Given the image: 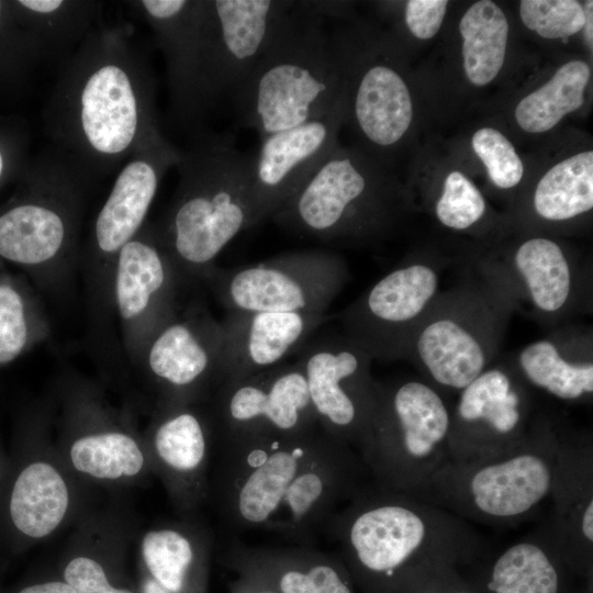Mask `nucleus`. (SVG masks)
I'll return each instance as SVG.
<instances>
[{"label":"nucleus","instance_id":"nucleus-14","mask_svg":"<svg viewBox=\"0 0 593 593\" xmlns=\"http://www.w3.org/2000/svg\"><path fill=\"white\" fill-rule=\"evenodd\" d=\"M180 272L148 224L116 255L111 273L113 299L132 350L141 355L152 334L175 313Z\"/></svg>","mask_w":593,"mask_h":593},{"label":"nucleus","instance_id":"nucleus-6","mask_svg":"<svg viewBox=\"0 0 593 593\" xmlns=\"http://www.w3.org/2000/svg\"><path fill=\"white\" fill-rule=\"evenodd\" d=\"M558 449L559 434L541 424L503 454L449 461L416 496L471 524L511 526L550 499Z\"/></svg>","mask_w":593,"mask_h":593},{"label":"nucleus","instance_id":"nucleus-21","mask_svg":"<svg viewBox=\"0 0 593 593\" xmlns=\"http://www.w3.org/2000/svg\"><path fill=\"white\" fill-rule=\"evenodd\" d=\"M437 288L438 276L426 265L411 264L390 271L340 314L345 335L371 357L394 355L405 326L423 312Z\"/></svg>","mask_w":593,"mask_h":593},{"label":"nucleus","instance_id":"nucleus-29","mask_svg":"<svg viewBox=\"0 0 593 593\" xmlns=\"http://www.w3.org/2000/svg\"><path fill=\"white\" fill-rule=\"evenodd\" d=\"M558 558L562 556L544 524L499 552L486 589L490 593H559Z\"/></svg>","mask_w":593,"mask_h":593},{"label":"nucleus","instance_id":"nucleus-35","mask_svg":"<svg viewBox=\"0 0 593 593\" xmlns=\"http://www.w3.org/2000/svg\"><path fill=\"white\" fill-rule=\"evenodd\" d=\"M526 379L562 401H579L593 392V365L572 363L562 358L556 345L537 340L518 356Z\"/></svg>","mask_w":593,"mask_h":593},{"label":"nucleus","instance_id":"nucleus-17","mask_svg":"<svg viewBox=\"0 0 593 593\" xmlns=\"http://www.w3.org/2000/svg\"><path fill=\"white\" fill-rule=\"evenodd\" d=\"M343 119L342 99L324 115L260 138L250 167L258 224L270 219L337 146Z\"/></svg>","mask_w":593,"mask_h":593},{"label":"nucleus","instance_id":"nucleus-5","mask_svg":"<svg viewBox=\"0 0 593 593\" xmlns=\"http://www.w3.org/2000/svg\"><path fill=\"white\" fill-rule=\"evenodd\" d=\"M343 99L340 68L325 20L306 1L231 98L237 119L260 138L331 111Z\"/></svg>","mask_w":593,"mask_h":593},{"label":"nucleus","instance_id":"nucleus-36","mask_svg":"<svg viewBox=\"0 0 593 593\" xmlns=\"http://www.w3.org/2000/svg\"><path fill=\"white\" fill-rule=\"evenodd\" d=\"M519 15L529 30L545 38H564L583 29V7L575 0H522Z\"/></svg>","mask_w":593,"mask_h":593},{"label":"nucleus","instance_id":"nucleus-38","mask_svg":"<svg viewBox=\"0 0 593 593\" xmlns=\"http://www.w3.org/2000/svg\"><path fill=\"white\" fill-rule=\"evenodd\" d=\"M485 212L480 190L460 171H451L445 179L443 192L436 203L437 219L447 227L466 230Z\"/></svg>","mask_w":593,"mask_h":593},{"label":"nucleus","instance_id":"nucleus-22","mask_svg":"<svg viewBox=\"0 0 593 593\" xmlns=\"http://www.w3.org/2000/svg\"><path fill=\"white\" fill-rule=\"evenodd\" d=\"M326 320L324 313L226 311L215 390L284 362Z\"/></svg>","mask_w":593,"mask_h":593},{"label":"nucleus","instance_id":"nucleus-32","mask_svg":"<svg viewBox=\"0 0 593 593\" xmlns=\"http://www.w3.org/2000/svg\"><path fill=\"white\" fill-rule=\"evenodd\" d=\"M590 72L583 60H571L559 67L550 80L518 102L517 124L528 133H542L556 126L566 114L583 104Z\"/></svg>","mask_w":593,"mask_h":593},{"label":"nucleus","instance_id":"nucleus-33","mask_svg":"<svg viewBox=\"0 0 593 593\" xmlns=\"http://www.w3.org/2000/svg\"><path fill=\"white\" fill-rule=\"evenodd\" d=\"M536 212L549 221H564L593 208V152L575 154L549 169L535 194Z\"/></svg>","mask_w":593,"mask_h":593},{"label":"nucleus","instance_id":"nucleus-10","mask_svg":"<svg viewBox=\"0 0 593 593\" xmlns=\"http://www.w3.org/2000/svg\"><path fill=\"white\" fill-rule=\"evenodd\" d=\"M295 355L318 426L357 452L374 404L370 354L344 334L312 335Z\"/></svg>","mask_w":593,"mask_h":593},{"label":"nucleus","instance_id":"nucleus-20","mask_svg":"<svg viewBox=\"0 0 593 593\" xmlns=\"http://www.w3.org/2000/svg\"><path fill=\"white\" fill-rule=\"evenodd\" d=\"M460 392L451 417L450 461L497 456L528 435L522 394L503 370H484Z\"/></svg>","mask_w":593,"mask_h":593},{"label":"nucleus","instance_id":"nucleus-27","mask_svg":"<svg viewBox=\"0 0 593 593\" xmlns=\"http://www.w3.org/2000/svg\"><path fill=\"white\" fill-rule=\"evenodd\" d=\"M209 545V535L191 523L150 528L139 542L143 570L169 593H192Z\"/></svg>","mask_w":593,"mask_h":593},{"label":"nucleus","instance_id":"nucleus-13","mask_svg":"<svg viewBox=\"0 0 593 593\" xmlns=\"http://www.w3.org/2000/svg\"><path fill=\"white\" fill-rule=\"evenodd\" d=\"M296 1L210 0L205 100L230 99L291 21Z\"/></svg>","mask_w":593,"mask_h":593},{"label":"nucleus","instance_id":"nucleus-23","mask_svg":"<svg viewBox=\"0 0 593 593\" xmlns=\"http://www.w3.org/2000/svg\"><path fill=\"white\" fill-rule=\"evenodd\" d=\"M552 513L545 525L563 560L591 562L593 448L589 438L559 435Z\"/></svg>","mask_w":593,"mask_h":593},{"label":"nucleus","instance_id":"nucleus-26","mask_svg":"<svg viewBox=\"0 0 593 593\" xmlns=\"http://www.w3.org/2000/svg\"><path fill=\"white\" fill-rule=\"evenodd\" d=\"M67 460L81 475L109 483L135 480L152 465L147 446L113 424L78 432L68 444Z\"/></svg>","mask_w":593,"mask_h":593},{"label":"nucleus","instance_id":"nucleus-30","mask_svg":"<svg viewBox=\"0 0 593 593\" xmlns=\"http://www.w3.org/2000/svg\"><path fill=\"white\" fill-rule=\"evenodd\" d=\"M31 35L48 58L63 65L101 20L102 3L90 0H19Z\"/></svg>","mask_w":593,"mask_h":593},{"label":"nucleus","instance_id":"nucleus-39","mask_svg":"<svg viewBox=\"0 0 593 593\" xmlns=\"http://www.w3.org/2000/svg\"><path fill=\"white\" fill-rule=\"evenodd\" d=\"M32 321L23 294L0 282V365L16 359L32 339Z\"/></svg>","mask_w":593,"mask_h":593},{"label":"nucleus","instance_id":"nucleus-44","mask_svg":"<svg viewBox=\"0 0 593 593\" xmlns=\"http://www.w3.org/2000/svg\"><path fill=\"white\" fill-rule=\"evenodd\" d=\"M138 593H169L161 588L156 581H154L144 570L137 588Z\"/></svg>","mask_w":593,"mask_h":593},{"label":"nucleus","instance_id":"nucleus-37","mask_svg":"<svg viewBox=\"0 0 593 593\" xmlns=\"http://www.w3.org/2000/svg\"><path fill=\"white\" fill-rule=\"evenodd\" d=\"M60 579L77 593H138L122 579L116 564L91 552L70 556L61 568Z\"/></svg>","mask_w":593,"mask_h":593},{"label":"nucleus","instance_id":"nucleus-18","mask_svg":"<svg viewBox=\"0 0 593 593\" xmlns=\"http://www.w3.org/2000/svg\"><path fill=\"white\" fill-rule=\"evenodd\" d=\"M181 150L165 137L141 149L120 168L98 211L88 240V256L98 268L112 273L121 248L146 225L160 182L176 167Z\"/></svg>","mask_w":593,"mask_h":593},{"label":"nucleus","instance_id":"nucleus-4","mask_svg":"<svg viewBox=\"0 0 593 593\" xmlns=\"http://www.w3.org/2000/svg\"><path fill=\"white\" fill-rule=\"evenodd\" d=\"M251 157L212 135H200L181 150L172 200L154 224L181 276L206 279L224 248L258 225Z\"/></svg>","mask_w":593,"mask_h":593},{"label":"nucleus","instance_id":"nucleus-16","mask_svg":"<svg viewBox=\"0 0 593 593\" xmlns=\"http://www.w3.org/2000/svg\"><path fill=\"white\" fill-rule=\"evenodd\" d=\"M163 52L174 113L193 122L208 109L204 71L210 0L128 1Z\"/></svg>","mask_w":593,"mask_h":593},{"label":"nucleus","instance_id":"nucleus-11","mask_svg":"<svg viewBox=\"0 0 593 593\" xmlns=\"http://www.w3.org/2000/svg\"><path fill=\"white\" fill-rule=\"evenodd\" d=\"M381 211L370 174L337 145L270 220L296 236L327 242L369 230Z\"/></svg>","mask_w":593,"mask_h":593},{"label":"nucleus","instance_id":"nucleus-8","mask_svg":"<svg viewBox=\"0 0 593 593\" xmlns=\"http://www.w3.org/2000/svg\"><path fill=\"white\" fill-rule=\"evenodd\" d=\"M92 180L68 155L51 145L37 163L26 199L0 214V257L47 271L66 266L77 249Z\"/></svg>","mask_w":593,"mask_h":593},{"label":"nucleus","instance_id":"nucleus-42","mask_svg":"<svg viewBox=\"0 0 593 593\" xmlns=\"http://www.w3.org/2000/svg\"><path fill=\"white\" fill-rule=\"evenodd\" d=\"M16 593H77L64 580L48 579L30 583L21 588Z\"/></svg>","mask_w":593,"mask_h":593},{"label":"nucleus","instance_id":"nucleus-2","mask_svg":"<svg viewBox=\"0 0 593 593\" xmlns=\"http://www.w3.org/2000/svg\"><path fill=\"white\" fill-rule=\"evenodd\" d=\"M47 135L93 180L165 138L150 67L124 24L101 20L70 58L47 101Z\"/></svg>","mask_w":593,"mask_h":593},{"label":"nucleus","instance_id":"nucleus-3","mask_svg":"<svg viewBox=\"0 0 593 593\" xmlns=\"http://www.w3.org/2000/svg\"><path fill=\"white\" fill-rule=\"evenodd\" d=\"M322 536L359 570L385 580L409 568L473 558L488 545L471 523L370 481L332 517Z\"/></svg>","mask_w":593,"mask_h":593},{"label":"nucleus","instance_id":"nucleus-24","mask_svg":"<svg viewBox=\"0 0 593 593\" xmlns=\"http://www.w3.org/2000/svg\"><path fill=\"white\" fill-rule=\"evenodd\" d=\"M357 72L351 91L350 113L359 133L372 145H395L407 132L413 103L402 76L382 63L366 65Z\"/></svg>","mask_w":593,"mask_h":593},{"label":"nucleus","instance_id":"nucleus-43","mask_svg":"<svg viewBox=\"0 0 593 593\" xmlns=\"http://www.w3.org/2000/svg\"><path fill=\"white\" fill-rule=\"evenodd\" d=\"M583 10H584V15H585V22H584V25H583L582 30H584L585 42H586L588 46L590 47V49H592V46H593V27H592V25H593V2L592 1H586Z\"/></svg>","mask_w":593,"mask_h":593},{"label":"nucleus","instance_id":"nucleus-15","mask_svg":"<svg viewBox=\"0 0 593 593\" xmlns=\"http://www.w3.org/2000/svg\"><path fill=\"white\" fill-rule=\"evenodd\" d=\"M222 344L221 322L199 309L175 313L152 334L141 356L164 403L194 404L215 391Z\"/></svg>","mask_w":593,"mask_h":593},{"label":"nucleus","instance_id":"nucleus-7","mask_svg":"<svg viewBox=\"0 0 593 593\" xmlns=\"http://www.w3.org/2000/svg\"><path fill=\"white\" fill-rule=\"evenodd\" d=\"M451 415L422 381L376 383L374 404L358 456L374 485L416 495L450 461Z\"/></svg>","mask_w":593,"mask_h":593},{"label":"nucleus","instance_id":"nucleus-47","mask_svg":"<svg viewBox=\"0 0 593 593\" xmlns=\"http://www.w3.org/2000/svg\"><path fill=\"white\" fill-rule=\"evenodd\" d=\"M454 593H470V592L463 591V590H459V591H456V592H454Z\"/></svg>","mask_w":593,"mask_h":593},{"label":"nucleus","instance_id":"nucleus-31","mask_svg":"<svg viewBox=\"0 0 593 593\" xmlns=\"http://www.w3.org/2000/svg\"><path fill=\"white\" fill-rule=\"evenodd\" d=\"M459 31L467 78L474 86L490 83L505 59L508 22L504 12L493 1H477L462 15Z\"/></svg>","mask_w":593,"mask_h":593},{"label":"nucleus","instance_id":"nucleus-9","mask_svg":"<svg viewBox=\"0 0 593 593\" xmlns=\"http://www.w3.org/2000/svg\"><path fill=\"white\" fill-rule=\"evenodd\" d=\"M346 275L338 255L303 249L254 265L215 268L205 280L226 311L326 314Z\"/></svg>","mask_w":593,"mask_h":593},{"label":"nucleus","instance_id":"nucleus-45","mask_svg":"<svg viewBox=\"0 0 593 593\" xmlns=\"http://www.w3.org/2000/svg\"><path fill=\"white\" fill-rule=\"evenodd\" d=\"M4 170H5V159H4V154L0 148V180L3 176Z\"/></svg>","mask_w":593,"mask_h":593},{"label":"nucleus","instance_id":"nucleus-25","mask_svg":"<svg viewBox=\"0 0 593 593\" xmlns=\"http://www.w3.org/2000/svg\"><path fill=\"white\" fill-rule=\"evenodd\" d=\"M74 504L71 484L53 459L29 462L16 477L10 496L15 528L32 539H44L66 522Z\"/></svg>","mask_w":593,"mask_h":593},{"label":"nucleus","instance_id":"nucleus-41","mask_svg":"<svg viewBox=\"0 0 593 593\" xmlns=\"http://www.w3.org/2000/svg\"><path fill=\"white\" fill-rule=\"evenodd\" d=\"M446 0H410L405 2L404 21L419 40H429L439 31L446 14Z\"/></svg>","mask_w":593,"mask_h":593},{"label":"nucleus","instance_id":"nucleus-40","mask_svg":"<svg viewBox=\"0 0 593 593\" xmlns=\"http://www.w3.org/2000/svg\"><path fill=\"white\" fill-rule=\"evenodd\" d=\"M472 147L496 187L510 189L518 184L524 174L523 163L500 131L492 127L478 130L472 136Z\"/></svg>","mask_w":593,"mask_h":593},{"label":"nucleus","instance_id":"nucleus-48","mask_svg":"<svg viewBox=\"0 0 593 593\" xmlns=\"http://www.w3.org/2000/svg\"><path fill=\"white\" fill-rule=\"evenodd\" d=\"M278 591H279V589H278ZM279 593H281V592L279 591Z\"/></svg>","mask_w":593,"mask_h":593},{"label":"nucleus","instance_id":"nucleus-12","mask_svg":"<svg viewBox=\"0 0 593 593\" xmlns=\"http://www.w3.org/2000/svg\"><path fill=\"white\" fill-rule=\"evenodd\" d=\"M213 416L216 440L293 435L318 426L298 361L221 385Z\"/></svg>","mask_w":593,"mask_h":593},{"label":"nucleus","instance_id":"nucleus-28","mask_svg":"<svg viewBox=\"0 0 593 593\" xmlns=\"http://www.w3.org/2000/svg\"><path fill=\"white\" fill-rule=\"evenodd\" d=\"M415 350L432 380L452 391L463 390L486 366L479 339L450 317L427 324L417 335Z\"/></svg>","mask_w":593,"mask_h":593},{"label":"nucleus","instance_id":"nucleus-1","mask_svg":"<svg viewBox=\"0 0 593 593\" xmlns=\"http://www.w3.org/2000/svg\"><path fill=\"white\" fill-rule=\"evenodd\" d=\"M210 482L234 533L266 532L313 546L332 517L370 480L358 454L320 426L293 435L216 440Z\"/></svg>","mask_w":593,"mask_h":593},{"label":"nucleus","instance_id":"nucleus-19","mask_svg":"<svg viewBox=\"0 0 593 593\" xmlns=\"http://www.w3.org/2000/svg\"><path fill=\"white\" fill-rule=\"evenodd\" d=\"M216 445L214 416L193 404L163 403L146 444L177 507L192 513L209 496V469Z\"/></svg>","mask_w":593,"mask_h":593},{"label":"nucleus","instance_id":"nucleus-34","mask_svg":"<svg viewBox=\"0 0 593 593\" xmlns=\"http://www.w3.org/2000/svg\"><path fill=\"white\" fill-rule=\"evenodd\" d=\"M514 262L536 307L555 313L564 306L571 293V268L557 243L530 238L518 247Z\"/></svg>","mask_w":593,"mask_h":593},{"label":"nucleus","instance_id":"nucleus-46","mask_svg":"<svg viewBox=\"0 0 593 593\" xmlns=\"http://www.w3.org/2000/svg\"><path fill=\"white\" fill-rule=\"evenodd\" d=\"M3 13V3L0 1V16Z\"/></svg>","mask_w":593,"mask_h":593}]
</instances>
